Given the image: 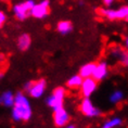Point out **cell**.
<instances>
[{
    "instance_id": "22",
    "label": "cell",
    "mask_w": 128,
    "mask_h": 128,
    "mask_svg": "<svg viewBox=\"0 0 128 128\" xmlns=\"http://www.w3.org/2000/svg\"><path fill=\"white\" fill-rule=\"evenodd\" d=\"M4 73H2V72H0V80H1V79L4 78Z\"/></svg>"
},
{
    "instance_id": "2",
    "label": "cell",
    "mask_w": 128,
    "mask_h": 128,
    "mask_svg": "<svg viewBox=\"0 0 128 128\" xmlns=\"http://www.w3.org/2000/svg\"><path fill=\"white\" fill-rule=\"evenodd\" d=\"M47 88L48 82L44 78H40L38 80H27L23 85V91L33 99L42 98L47 91Z\"/></svg>"
},
{
    "instance_id": "16",
    "label": "cell",
    "mask_w": 128,
    "mask_h": 128,
    "mask_svg": "<svg viewBox=\"0 0 128 128\" xmlns=\"http://www.w3.org/2000/svg\"><path fill=\"white\" fill-rule=\"evenodd\" d=\"M125 99V94L120 89H115L108 96V102L113 105H118L124 101Z\"/></svg>"
},
{
    "instance_id": "1",
    "label": "cell",
    "mask_w": 128,
    "mask_h": 128,
    "mask_svg": "<svg viewBox=\"0 0 128 128\" xmlns=\"http://www.w3.org/2000/svg\"><path fill=\"white\" fill-rule=\"evenodd\" d=\"M33 117V108L27 94L15 92L14 104L11 108V118L14 123H26Z\"/></svg>"
},
{
    "instance_id": "15",
    "label": "cell",
    "mask_w": 128,
    "mask_h": 128,
    "mask_svg": "<svg viewBox=\"0 0 128 128\" xmlns=\"http://www.w3.org/2000/svg\"><path fill=\"white\" fill-rule=\"evenodd\" d=\"M82 80H84V78L79 74H74L66 80V87L68 89H72V90H78L82 84Z\"/></svg>"
},
{
    "instance_id": "8",
    "label": "cell",
    "mask_w": 128,
    "mask_h": 128,
    "mask_svg": "<svg viewBox=\"0 0 128 128\" xmlns=\"http://www.w3.org/2000/svg\"><path fill=\"white\" fill-rule=\"evenodd\" d=\"M52 120L56 128H63L71 123V115H70V112L65 108L62 106L53 111Z\"/></svg>"
},
{
    "instance_id": "24",
    "label": "cell",
    "mask_w": 128,
    "mask_h": 128,
    "mask_svg": "<svg viewBox=\"0 0 128 128\" xmlns=\"http://www.w3.org/2000/svg\"><path fill=\"white\" fill-rule=\"evenodd\" d=\"M0 1H4V0H0Z\"/></svg>"
},
{
    "instance_id": "6",
    "label": "cell",
    "mask_w": 128,
    "mask_h": 128,
    "mask_svg": "<svg viewBox=\"0 0 128 128\" xmlns=\"http://www.w3.org/2000/svg\"><path fill=\"white\" fill-rule=\"evenodd\" d=\"M35 0H25L23 2L16 4L13 6L12 11L13 15L18 21H25L30 15V10L35 6Z\"/></svg>"
},
{
    "instance_id": "20",
    "label": "cell",
    "mask_w": 128,
    "mask_h": 128,
    "mask_svg": "<svg viewBox=\"0 0 128 128\" xmlns=\"http://www.w3.org/2000/svg\"><path fill=\"white\" fill-rule=\"evenodd\" d=\"M124 48L128 51V36L124 38Z\"/></svg>"
},
{
    "instance_id": "23",
    "label": "cell",
    "mask_w": 128,
    "mask_h": 128,
    "mask_svg": "<svg viewBox=\"0 0 128 128\" xmlns=\"http://www.w3.org/2000/svg\"><path fill=\"white\" fill-rule=\"evenodd\" d=\"M126 20H127V21H128V16H127V18H126Z\"/></svg>"
},
{
    "instance_id": "5",
    "label": "cell",
    "mask_w": 128,
    "mask_h": 128,
    "mask_svg": "<svg viewBox=\"0 0 128 128\" xmlns=\"http://www.w3.org/2000/svg\"><path fill=\"white\" fill-rule=\"evenodd\" d=\"M79 112L87 118H98L102 115V111L97 108L90 98H82L79 103Z\"/></svg>"
},
{
    "instance_id": "9",
    "label": "cell",
    "mask_w": 128,
    "mask_h": 128,
    "mask_svg": "<svg viewBox=\"0 0 128 128\" xmlns=\"http://www.w3.org/2000/svg\"><path fill=\"white\" fill-rule=\"evenodd\" d=\"M50 12V1L49 0H42L39 4H35L33 9L30 10V16L37 20H42L47 18Z\"/></svg>"
},
{
    "instance_id": "3",
    "label": "cell",
    "mask_w": 128,
    "mask_h": 128,
    "mask_svg": "<svg viewBox=\"0 0 128 128\" xmlns=\"http://www.w3.org/2000/svg\"><path fill=\"white\" fill-rule=\"evenodd\" d=\"M66 98V88L65 87H56L53 89V91L51 92L46 98V104L48 108H50L52 111L56 110L64 106V101Z\"/></svg>"
},
{
    "instance_id": "11",
    "label": "cell",
    "mask_w": 128,
    "mask_h": 128,
    "mask_svg": "<svg viewBox=\"0 0 128 128\" xmlns=\"http://www.w3.org/2000/svg\"><path fill=\"white\" fill-rule=\"evenodd\" d=\"M110 75V65L106 61H100L96 65V70L94 73V77L98 82L105 80Z\"/></svg>"
},
{
    "instance_id": "19",
    "label": "cell",
    "mask_w": 128,
    "mask_h": 128,
    "mask_svg": "<svg viewBox=\"0 0 128 128\" xmlns=\"http://www.w3.org/2000/svg\"><path fill=\"white\" fill-rule=\"evenodd\" d=\"M114 1L115 0H103V4L105 7H111V6L114 4Z\"/></svg>"
},
{
    "instance_id": "13",
    "label": "cell",
    "mask_w": 128,
    "mask_h": 128,
    "mask_svg": "<svg viewBox=\"0 0 128 128\" xmlns=\"http://www.w3.org/2000/svg\"><path fill=\"white\" fill-rule=\"evenodd\" d=\"M96 62H87L85 64H82L78 71V74L82 76V78H88V77H92L96 70Z\"/></svg>"
},
{
    "instance_id": "10",
    "label": "cell",
    "mask_w": 128,
    "mask_h": 128,
    "mask_svg": "<svg viewBox=\"0 0 128 128\" xmlns=\"http://www.w3.org/2000/svg\"><path fill=\"white\" fill-rule=\"evenodd\" d=\"M98 89V82L94 77L84 78L82 84L79 88L82 98H90Z\"/></svg>"
},
{
    "instance_id": "4",
    "label": "cell",
    "mask_w": 128,
    "mask_h": 128,
    "mask_svg": "<svg viewBox=\"0 0 128 128\" xmlns=\"http://www.w3.org/2000/svg\"><path fill=\"white\" fill-rule=\"evenodd\" d=\"M98 13L108 21L126 20L128 16V6H123L117 9L101 8L98 10Z\"/></svg>"
},
{
    "instance_id": "12",
    "label": "cell",
    "mask_w": 128,
    "mask_h": 128,
    "mask_svg": "<svg viewBox=\"0 0 128 128\" xmlns=\"http://www.w3.org/2000/svg\"><path fill=\"white\" fill-rule=\"evenodd\" d=\"M15 100V94L12 90H4L0 94V105L4 108H12Z\"/></svg>"
},
{
    "instance_id": "18",
    "label": "cell",
    "mask_w": 128,
    "mask_h": 128,
    "mask_svg": "<svg viewBox=\"0 0 128 128\" xmlns=\"http://www.w3.org/2000/svg\"><path fill=\"white\" fill-rule=\"evenodd\" d=\"M56 30L58 33H60L61 35H68L73 30V24L72 22H70L68 20H63L60 21L56 24Z\"/></svg>"
},
{
    "instance_id": "14",
    "label": "cell",
    "mask_w": 128,
    "mask_h": 128,
    "mask_svg": "<svg viewBox=\"0 0 128 128\" xmlns=\"http://www.w3.org/2000/svg\"><path fill=\"white\" fill-rule=\"evenodd\" d=\"M32 44V37L28 34L24 33L18 36V40H16V47L18 48L20 51H27L30 48Z\"/></svg>"
},
{
    "instance_id": "21",
    "label": "cell",
    "mask_w": 128,
    "mask_h": 128,
    "mask_svg": "<svg viewBox=\"0 0 128 128\" xmlns=\"http://www.w3.org/2000/svg\"><path fill=\"white\" fill-rule=\"evenodd\" d=\"M63 128H77V126H76L75 124H72V123H70V124H68L65 127H63Z\"/></svg>"
},
{
    "instance_id": "7",
    "label": "cell",
    "mask_w": 128,
    "mask_h": 128,
    "mask_svg": "<svg viewBox=\"0 0 128 128\" xmlns=\"http://www.w3.org/2000/svg\"><path fill=\"white\" fill-rule=\"evenodd\" d=\"M108 56L116 62L120 63L124 68H128V51L124 47L120 46V44L111 46L108 48Z\"/></svg>"
},
{
    "instance_id": "17",
    "label": "cell",
    "mask_w": 128,
    "mask_h": 128,
    "mask_svg": "<svg viewBox=\"0 0 128 128\" xmlns=\"http://www.w3.org/2000/svg\"><path fill=\"white\" fill-rule=\"evenodd\" d=\"M123 125V118L120 116H112L103 122L101 128H118Z\"/></svg>"
}]
</instances>
